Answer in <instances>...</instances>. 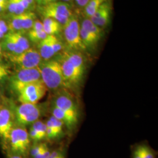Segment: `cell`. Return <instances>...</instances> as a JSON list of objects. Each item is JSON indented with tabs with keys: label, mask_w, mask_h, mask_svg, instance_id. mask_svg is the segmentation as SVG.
<instances>
[{
	"label": "cell",
	"mask_w": 158,
	"mask_h": 158,
	"mask_svg": "<svg viewBox=\"0 0 158 158\" xmlns=\"http://www.w3.org/2000/svg\"><path fill=\"white\" fill-rule=\"evenodd\" d=\"M38 68L42 80L47 89L57 90L70 87L64 79L59 60H44L40 63Z\"/></svg>",
	"instance_id": "6da1fadb"
},
{
	"label": "cell",
	"mask_w": 158,
	"mask_h": 158,
	"mask_svg": "<svg viewBox=\"0 0 158 158\" xmlns=\"http://www.w3.org/2000/svg\"><path fill=\"white\" fill-rule=\"evenodd\" d=\"M38 9L44 18L55 19L62 25H64L73 15L70 6L68 3L62 1H56L45 6H39Z\"/></svg>",
	"instance_id": "7a4b0ae2"
},
{
	"label": "cell",
	"mask_w": 158,
	"mask_h": 158,
	"mask_svg": "<svg viewBox=\"0 0 158 158\" xmlns=\"http://www.w3.org/2000/svg\"><path fill=\"white\" fill-rule=\"evenodd\" d=\"M63 34L65 42L70 51H83L86 48L83 44L80 34V25L77 17L72 16L63 25Z\"/></svg>",
	"instance_id": "3957f363"
},
{
	"label": "cell",
	"mask_w": 158,
	"mask_h": 158,
	"mask_svg": "<svg viewBox=\"0 0 158 158\" xmlns=\"http://www.w3.org/2000/svg\"><path fill=\"white\" fill-rule=\"evenodd\" d=\"M42 80L39 68L19 69L10 78L12 90L18 93L28 85Z\"/></svg>",
	"instance_id": "277c9868"
},
{
	"label": "cell",
	"mask_w": 158,
	"mask_h": 158,
	"mask_svg": "<svg viewBox=\"0 0 158 158\" xmlns=\"http://www.w3.org/2000/svg\"><path fill=\"white\" fill-rule=\"evenodd\" d=\"M6 56L17 70L38 68L42 62L39 52L35 48H29L18 55L6 53Z\"/></svg>",
	"instance_id": "5b68a950"
},
{
	"label": "cell",
	"mask_w": 158,
	"mask_h": 158,
	"mask_svg": "<svg viewBox=\"0 0 158 158\" xmlns=\"http://www.w3.org/2000/svg\"><path fill=\"white\" fill-rule=\"evenodd\" d=\"M46 91L45 85L40 80L28 85L19 91L17 93L18 100L21 104H37L45 96Z\"/></svg>",
	"instance_id": "8992f818"
},
{
	"label": "cell",
	"mask_w": 158,
	"mask_h": 158,
	"mask_svg": "<svg viewBox=\"0 0 158 158\" xmlns=\"http://www.w3.org/2000/svg\"><path fill=\"white\" fill-rule=\"evenodd\" d=\"M40 114V108L36 104L23 103L16 108L15 117L18 124L25 126L38 120Z\"/></svg>",
	"instance_id": "52a82bcc"
},
{
	"label": "cell",
	"mask_w": 158,
	"mask_h": 158,
	"mask_svg": "<svg viewBox=\"0 0 158 158\" xmlns=\"http://www.w3.org/2000/svg\"><path fill=\"white\" fill-rule=\"evenodd\" d=\"M8 140L14 152L23 155L28 151L31 141L29 133L25 128H13Z\"/></svg>",
	"instance_id": "ba28073f"
},
{
	"label": "cell",
	"mask_w": 158,
	"mask_h": 158,
	"mask_svg": "<svg viewBox=\"0 0 158 158\" xmlns=\"http://www.w3.org/2000/svg\"><path fill=\"white\" fill-rule=\"evenodd\" d=\"M67 114L77 123L79 118V111L75 102L67 93L62 92L55 98L53 105Z\"/></svg>",
	"instance_id": "9c48e42d"
},
{
	"label": "cell",
	"mask_w": 158,
	"mask_h": 158,
	"mask_svg": "<svg viewBox=\"0 0 158 158\" xmlns=\"http://www.w3.org/2000/svg\"><path fill=\"white\" fill-rule=\"evenodd\" d=\"M61 64L63 74L68 85H79L82 80L85 72L74 66L66 57L62 55L59 60Z\"/></svg>",
	"instance_id": "30bf717a"
},
{
	"label": "cell",
	"mask_w": 158,
	"mask_h": 158,
	"mask_svg": "<svg viewBox=\"0 0 158 158\" xmlns=\"http://www.w3.org/2000/svg\"><path fill=\"white\" fill-rule=\"evenodd\" d=\"M13 128V115L11 110L8 108H0V137L8 140Z\"/></svg>",
	"instance_id": "8fae6325"
},
{
	"label": "cell",
	"mask_w": 158,
	"mask_h": 158,
	"mask_svg": "<svg viewBox=\"0 0 158 158\" xmlns=\"http://www.w3.org/2000/svg\"><path fill=\"white\" fill-rule=\"evenodd\" d=\"M53 35H48L38 45V52L42 59L48 60L55 55L52 44Z\"/></svg>",
	"instance_id": "7c38bea8"
},
{
	"label": "cell",
	"mask_w": 158,
	"mask_h": 158,
	"mask_svg": "<svg viewBox=\"0 0 158 158\" xmlns=\"http://www.w3.org/2000/svg\"><path fill=\"white\" fill-rule=\"evenodd\" d=\"M1 44L2 49L6 51L7 53L18 55L24 52L18 45L10 32L4 35Z\"/></svg>",
	"instance_id": "4fadbf2b"
},
{
	"label": "cell",
	"mask_w": 158,
	"mask_h": 158,
	"mask_svg": "<svg viewBox=\"0 0 158 158\" xmlns=\"http://www.w3.org/2000/svg\"><path fill=\"white\" fill-rule=\"evenodd\" d=\"M44 31L48 35H55L62 29V25L56 20L51 18H44L43 21Z\"/></svg>",
	"instance_id": "5bb4252c"
},
{
	"label": "cell",
	"mask_w": 158,
	"mask_h": 158,
	"mask_svg": "<svg viewBox=\"0 0 158 158\" xmlns=\"http://www.w3.org/2000/svg\"><path fill=\"white\" fill-rule=\"evenodd\" d=\"M51 113L52 116L61 121L69 129H72L74 126L77 124V123L74 121L73 119L71 118L67 114L63 112L62 110L55 107L54 106H53V107H52Z\"/></svg>",
	"instance_id": "9a60e30c"
},
{
	"label": "cell",
	"mask_w": 158,
	"mask_h": 158,
	"mask_svg": "<svg viewBox=\"0 0 158 158\" xmlns=\"http://www.w3.org/2000/svg\"><path fill=\"white\" fill-rule=\"evenodd\" d=\"M80 34L81 40L86 48L94 46L100 39L99 37L87 31L81 27L80 29Z\"/></svg>",
	"instance_id": "2e32d148"
},
{
	"label": "cell",
	"mask_w": 158,
	"mask_h": 158,
	"mask_svg": "<svg viewBox=\"0 0 158 158\" xmlns=\"http://www.w3.org/2000/svg\"><path fill=\"white\" fill-rule=\"evenodd\" d=\"M35 14L31 11H27L21 14L22 31H27L32 28L35 21L36 19Z\"/></svg>",
	"instance_id": "e0dca14e"
},
{
	"label": "cell",
	"mask_w": 158,
	"mask_h": 158,
	"mask_svg": "<svg viewBox=\"0 0 158 158\" xmlns=\"http://www.w3.org/2000/svg\"><path fill=\"white\" fill-rule=\"evenodd\" d=\"M107 1V0H90L84 10V14L86 18H90L100 6Z\"/></svg>",
	"instance_id": "ac0fdd59"
},
{
	"label": "cell",
	"mask_w": 158,
	"mask_h": 158,
	"mask_svg": "<svg viewBox=\"0 0 158 158\" xmlns=\"http://www.w3.org/2000/svg\"><path fill=\"white\" fill-rule=\"evenodd\" d=\"M82 28L86 30L87 31L90 32L91 34L99 37L100 38L102 37V28L97 27L95 24H94L89 18H85L81 23V25L80 26Z\"/></svg>",
	"instance_id": "d6986e66"
},
{
	"label": "cell",
	"mask_w": 158,
	"mask_h": 158,
	"mask_svg": "<svg viewBox=\"0 0 158 158\" xmlns=\"http://www.w3.org/2000/svg\"><path fill=\"white\" fill-rule=\"evenodd\" d=\"M13 38L17 42L19 47L25 51L30 48L28 40L20 32H10Z\"/></svg>",
	"instance_id": "ffe728a7"
},
{
	"label": "cell",
	"mask_w": 158,
	"mask_h": 158,
	"mask_svg": "<svg viewBox=\"0 0 158 158\" xmlns=\"http://www.w3.org/2000/svg\"><path fill=\"white\" fill-rule=\"evenodd\" d=\"M8 28L10 32H20L22 31L21 14H11Z\"/></svg>",
	"instance_id": "44dd1931"
},
{
	"label": "cell",
	"mask_w": 158,
	"mask_h": 158,
	"mask_svg": "<svg viewBox=\"0 0 158 158\" xmlns=\"http://www.w3.org/2000/svg\"><path fill=\"white\" fill-rule=\"evenodd\" d=\"M111 14V7L110 4H109L106 8V9L105 10L104 12H103V14H102V16L94 24H95L97 27L101 28L105 27L109 23Z\"/></svg>",
	"instance_id": "7402d4cb"
},
{
	"label": "cell",
	"mask_w": 158,
	"mask_h": 158,
	"mask_svg": "<svg viewBox=\"0 0 158 158\" xmlns=\"http://www.w3.org/2000/svg\"><path fill=\"white\" fill-rule=\"evenodd\" d=\"M29 39L34 43H40V41L44 40L48 35L45 32L42 31H35L30 29L28 33Z\"/></svg>",
	"instance_id": "603a6c76"
},
{
	"label": "cell",
	"mask_w": 158,
	"mask_h": 158,
	"mask_svg": "<svg viewBox=\"0 0 158 158\" xmlns=\"http://www.w3.org/2000/svg\"><path fill=\"white\" fill-rule=\"evenodd\" d=\"M31 128L34 129L40 136V140H42L46 137V125L42 121L37 120L32 124Z\"/></svg>",
	"instance_id": "cb8c5ba5"
},
{
	"label": "cell",
	"mask_w": 158,
	"mask_h": 158,
	"mask_svg": "<svg viewBox=\"0 0 158 158\" xmlns=\"http://www.w3.org/2000/svg\"><path fill=\"white\" fill-rule=\"evenodd\" d=\"M49 119L52 122L53 126L54 127L57 134L59 135V136L62 133L63 126L64 125L63 123L61 121L59 120L58 119L56 118L55 117H54L52 115L50 117Z\"/></svg>",
	"instance_id": "d4e9b609"
},
{
	"label": "cell",
	"mask_w": 158,
	"mask_h": 158,
	"mask_svg": "<svg viewBox=\"0 0 158 158\" xmlns=\"http://www.w3.org/2000/svg\"><path fill=\"white\" fill-rule=\"evenodd\" d=\"M45 145V143H40L32 147V148L31 150V154L32 156H33L34 158L37 155H38L42 151Z\"/></svg>",
	"instance_id": "484cf974"
},
{
	"label": "cell",
	"mask_w": 158,
	"mask_h": 158,
	"mask_svg": "<svg viewBox=\"0 0 158 158\" xmlns=\"http://www.w3.org/2000/svg\"><path fill=\"white\" fill-rule=\"evenodd\" d=\"M50 155L51 152L49 151V149L47 147V145H45L42 151L38 155L35 156L34 158H48L50 156Z\"/></svg>",
	"instance_id": "4316f807"
},
{
	"label": "cell",
	"mask_w": 158,
	"mask_h": 158,
	"mask_svg": "<svg viewBox=\"0 0 158 158\" xmlns=\"http://www.w3.org/2000/svg\"><path fill=\"white\" fill-rule=\"evenodd\" d=\"M142 150L145 158H154V155L151 149L147 146H141Z\"/></svg>",
	"instance_id": "83f0119b"
},
{
	"label": "cell",
	"mask_w": 158,
	"mask_h": 158,
	"mask_svg": "<svg viewBox=\"0 0 158 158\" xmlns=\"http://www.w3.org/2000/svg\"><path fill=\"white\" fill-rule=\"evenodd\" d=\"M31 29L35 30V31H42V30H44L43 23L39 21V20H38V19H36L34 22L33 25H32V28Z\"/></svg>",
	"instance_id": "f1b7e54d"
},
{
	"label": "cell",
	"mask_w": 158,
	"mask_h": 158,
	"mask_svg": "<svg viewBox=\"0 0 158 158\" xmlns=\"http://www.w3.org/2000/svg\"><path fill=\"white\" fill-rule=\"evenodd\" d=\"M133 158H145L142 150L141 146L136 148L133 154Z\"/></svg>",
	"instance_id": "f546056e"
},
{
	"label": "cell",
	"mask_w": 158,
	"mask_h": 158,
	"mask_svg": "<svg viewBox=\"0 0 158 158\" xmlns=\"http://www.w3.org/2000/svg\"><path fill=\"white\" fill-rule=\"evenodd\" d=\"M8 25L6 22L0 19V32L3 34H5L8 32Z\"/></svg>",
	"instance_id": "4dcf8cb0"
},
{
	"label": "cell",
	"mask_w": 158,
	"mask_h": 158,
	"mask_svg": "<svg viewBox=\"0 0 158 158\" xmlns=\"http://www.w3.org/2000/svg\"><path fill=\"white\" fill-rule=\"evenodd\" d=\"M58 1L59 0H35V1L37 2L38 5L39 6H45L46 4L54 2H56Z\"/></svg>",
	"instance_id": "1f68e13d"
},
{
	"label": "cell",
	"mask_w": 158,
	"mask_h": 158,
	"mask_svg": "<svg viewBox=\"0 0 158 158\" xmlns=\"http://www.w3.org/2000/svg\"><path fill=\"white\" fill-rule=\"evenodd\" d=\"M75 2L77 3V6L80 7H84L85 8L87 4L89 3L90 0H74Z\"/></svg>",
	"instance_id": "d6a6232c"
},
{
	"label": "cell",
	"mask_w": 158,
	"mask_h": 158,
	"mask_svg": "<svg viewBox=\"0 0 158 158\" xmlns=\"http://www.w3.org/2000/svg\"><path fill=\"white\" fill-rule=\"evenodd\" d=\"M9 75V72L8 70L6 71H3V72H0V82L2 81L8 77Z\"/></svg>",
	"instance_id": "836d02e7"
},
{
	"label": "cell",
	"mask_w": 158,
	"mask_h": 158,
	"mask_svg": "<svg viewBox=\"0 0 158 158\" xmlns=\"http://www.w3.org/2000/svg\"><path fill=\"white\" fill-rule=\"evenodd\" d=\"M62 155L58 152V151H54L52 153H51L50 156L48 158H58L61 156Z\"/></svg>",
	"instance_id": "e575fe53"
},
{
	"label": "cell",
	"mask_w": 158,
	"mask_h": 158,
	"mask_svg": "<svg viewBox=\"0 0 158 158\" xmlns=\"http://www.w3.org/2000/svg\"><path fill=\"white\" fill-rule=\"evenodd\" d=\"M6 9H7V2L1 3L0 4V13L5 11Z\"/></svg>",
	"instance_id": "d590c367"
},
{
	"label": "cell",
	"mask_w": 158,
	"mask_h": 158,
	"mask_svg": "<svg viewBox=\"0 0 158 158\" xmlns=\"http://www.w3.org/2000/svg\"><path fill=\"white\" fill-rule=\"evenodd\" d=\"M25 1L28 4L29 6H30V7H31V8H32L35 5V0H25Z\"/></svg>",
	"instance_id": "8d00e7d4"
},
{
	"label": "cell",
	"mask_w": 158,
	"mask_h": 158,
	"mask_svg": "<svg viewBox=\"0 0 158 158\" xmlns=\"http://www.w3.org/2000/svg\"><path fill=\"white\" fill-rule=\"evenodd\" d=\"M8 70L7 68L6 67L4 64H3L2 63H0V72H3V71H6Z\"/></svg>",
	"instance_id": "74e56055"
},
{
	"label": "cell",
	"mask_w": 158,
	"mask_h": 158,
	"mask_svg": "<svg viewBox=\"0 0 158 158\" xmlns=\"http://www.w3.org/2000/svg\"><path fill=\"white\" fill-rule=\"evenodd\" d=\"M60 1H62V2H66V3H68V2L72 1V0H60Z\"/></svg>",
	"instance_id": "f35d334b"
},
{
	"label": "cell",
	"mask_w": 158,
	"mask_h": 158,
	"mask_svg": "<svg viewBox=\"0 0 158 158\" xmlns=\"http://www.w3.org/2000/svg\"><path fill=\"white\" fill-rule=\"evenodd\" d=\"M10 158H23L21 156L19 155H15V156H12Z\"/></svg>",
	"instance_id": "ab89813d"
},
{
	"label": "cell",
	"mask_w": 158,
	"mask_h": 158,
	"mask_svg": "<svg viewBox=\"0 0 158 158\" xmlns=\"http://www.w3.org/2000/svg\"><path fill=\"white\" fill-rule=\"evenodd\" d=\"M4 34H2V33H1V32H0V40L1 39H2V38H4Z\"/></svg>",
	"instance_id": "60d3db41"
},
{
	"label": "cell",
	"mask_w": 158,
	"mask_h": 158,
	"mask_svg": "<svg viewBox=\"0 0 158 158\" xmlns=\"http://www.w3.org/2000/svg\"><path fill=\"white\" fill-rule=\"evenodd\" d=\"M2 48L1 44H0V55L2 54Z\"/></svg>",
	"instance_id": "b9f144b4"
},
{
	"label": "cell",
	"mask_w": 158,
	"mask_h": 158,
	"mask_svg": "<svg viewBox=\"0 0 158 158\" xmlns=\"http://www.w3.org/2000/svg\"><path fill=\"white\" fill-rule=\"evenodd\" d=\"M8 0H0V2H5V1H7Z\"/></svg>",
	"instance_id": "7bdbcfd3"
},
{
	"label": "cell",
	"mask_w": 158,
	"mask_h": 158,
	"mask_svg": "<svg viewBox=\"0 0 158 158\" xmlns=\"http://www.w3.org/2000/svg\"><path fill=\"white\" fill-rule=\"evenodd\" d=\"M64 158V157H63V155H62V156H60V157H59V158Z\"/></svg>",
	"instance_id": "ee69618b"
},
{
	"label": "cell",
	"mask_w": 158,
	"mask_h": 158,
	"mask_svg": "<svg viewBox=\"0 0 158 158\" xmlns=\"http://www.w3.org/2000/svg\"><path fill=\"white\" fill-rule=\"evenodd\" d=\"M1 107H1V103H0V108Z\"/></svg>",
	"instance_id": "f6af8a7d"
},
{
	"label": "cell",
	"mask_w": 158,
	"mask_h": 158,
	"mask_svg": "<svg viewBox=\"0 0 158 158\" xmlns=\"http://www.w3.org/2000/svg\"><path fill=\"white\" fill-rule=\"evenodd\" d=\"M0 98H1V93H0Z\"/></svg>",
	"instance_id": "bcb514c9"
}]
</instances>
